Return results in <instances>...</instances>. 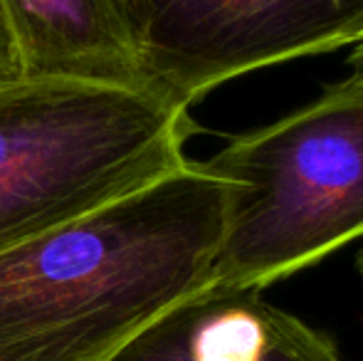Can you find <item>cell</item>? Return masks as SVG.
<instances>
[{
  "label": "cell",
  "mask_w": 363,
  "mask_h": 361,
  "mask_svg": "<svg viewBox=\"0 0 363 361\" xmlns=\"http://www.w3.org/2000/svg\"><path fill=\"white\" fill-rule=\"evenodd\" d=\"M233 183L186 164L0 250V361H109L206 287Z\"/></svg>",
  "instance_id": "obj_1"
},
{
  "label": "cell",
  "mask_w": 363,
  "mask_h": 361,
  "mask_svg": "<svg viewBox=\"0 0 363 361\" xmlns=\"http://www.w3.org/2000/svg\"><path fill=\"white\" fill-rule=\"evenodd\" d=\"M191 131L148 82H0V250L181 169Z\"/></svg>",
  "instance_id": "obj_2"
},
{
  "label": "cell",
  "mask_w": 363,
  "mask_h": 361,
  "mask_svg": "<svg viewBox=\"0 0 363 361\" xmlns=\"http://www.w3.org/2000/svg\"><path fill=\"white\" fill-rule=\"evenodd\" d=\"M206 166L233 183L211 282L264 289L363 238V45L341 82Z\"/></svg>",
  "instance_id": "obj_3"
},
{
  "label": "cell",
  "mask_w": 363,
  "mask_h": 361,
  "mask_svg": "<svg viewBox=\"0 0 363 361\" xmlns=\"http://www.w3.org/2000/svg\"><path fill=\"white\" fill-rule=\"evenodd\" d=\"M144 82L191 106L269 65L363 45V0H134Z\"/></svg>",
  "instance_id": "obj_4"
},
{
  "label": "cell",
  "mask_w": 363,
  "mask_h": 361,
  "mask_svg": "<svg viewBox=\"0 0 363 361\" xmlns=\"http://www.w3.org/2000/svg\"><path fill=\"white\" fill-rule=\"evenodd\" d=\"M109 361H346L321 329L257 287L208 282L134 334Z\"/></svg>",
  "instance_id": "obj_5"
},
{
  "label": "cell",
  "mask_w": 363,
  "mask_h": 361,
  "mask_svg": "<svg viewBox=\"0 0 363 361\" xmlns=\"http://www.w3.org/2000/svg\"><path fill=\"white\" fill-rule=\"evenodd\" d=\"M23 77L144 82L134 0H0Z\"/></svg>",
  "instance_id": "obj_6"
},
{
  "label": "cell",
  "mask_w": 363,
  "mask_h": 361,
  "mask_svg": "<svg viewBox=\"0 0 363 361\" xmlns=\"http://www.w3.org/2000/svg\"><path fill=\"white\" fill-rule=\"evenodd\" d=\"M20 77V62L18 52H15L13 35H10L8 20H5L3 5H0V82Z\"/></svg>",
  "instance_id": "obj_7"
},
{
  "label": "cell",
  "mask_w": 363,
  "mask_h": 361,
  "mask_svg": "<svg viewBox=\"0 0 363 361\" xmlns=\"http://www.w3.org/2000/svg\"><path fill=\"white\" fill-rule=\"evenodd\" d=\"M356 270H359L361 279H363V248L359 250V255H356Z\"/></svg>",
  "instance_id": "obj_8"
}]
</instances>
